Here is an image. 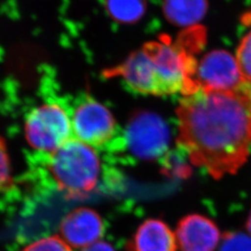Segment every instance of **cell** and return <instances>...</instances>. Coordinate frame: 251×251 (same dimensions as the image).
Returning <instances> with one entry per match:
<instances>
[{"label":"cell","mask_w":251,"mask_h":251,"mask_svg":"<svg viewBox=\"0 0 251 251\" xmlns=\"http://www.w3.org/2000/svg\"><path fill=\"white\" fill-rule=\"evenodd\" d=\"M71 121L75 138L90 146L107 149L119 139L117 122L111 112L90 95L78 101Z\"/></svg>","instance_id":"5b68a950"},{"label":"cell","mask_w":251,"mask_h":251,"mask_svg":"<svg viewBox=\"0 0 251 251\" xmlns=\"http://www.w3.org/2000/svg\"><path fill=\"white\" fill-rule=\"evenodd\" d=\"M126 142L140 159L156 160L168 151L170 132L161 117L149 113H136L126 127Z\"/></svg>","instance_id":"8992f818"},{"label":"cell","mask_w":251,"mask_h":251,"mask_svg":"<svg viewBox=\"0 0 251 251\" xmlns=\"http://www.w3.org/2000/svg\"><path fill=\"white\" fill-rule=\"evenodd\" d=\"M80 251H117L115 248L107 242L100 240L95 244H92L87 248H84L80 250Z\"/></svg>","instance_id":"e0dca14e"},{"label":"cell","mask_w":251,"mask_h":251,"mask_svg":"<svg viewBox=\"0 0 251 251\" xmlns=\"http://www.w3.org/2000/svg\"><path fill=\"white\" fill-rule=\"evenodd\" d=\"M9 152L4 139L0 136V193L11 185Z\"/></svg>","instance_id":"2e32d148"},{"label":"cell","mask_w":251,"mask_h":251,"mask_svg":"<svg viewBox=\"0 0 251 251\" xmlns=\"http://www.w3.org/2000/svg\"><path fill=\"white\" fill-rule=\"evenodd\" d=\"M235 58L244 78L251 82V30L243 36L237 47Z\"/></svg>","instance_id":"4fadbf2b"},{"label":"cell","mask_w":251,"mask_h":251,"mask_svg":"<svg viewBox=\"0 0 251 251\" xmlns=\"http://www.w3.org/2000/svg\"><path fill=\"white\" fill-rule=\"evenodd\" d=\"M104 233L100 216L88 207H79L64 217L60 225L61 237L72 249L82 250L98 242Z\"/></svg>","instance_id":"9c48e42d"},{"label":"cell","mask_w":251,"mask_h":251,"mask_svg":"<svg viewBox=\"0 0 251 251\" xmlns=\"http://www.w3.org/2000/svg\"><path fill=\"white\" fill-rule=\"evenodd\" d=\"M72 121L59 104H43L27 117L25 138L29 145L37 151L55 152L72 139Z\"/></svg>","instance_id":"277c9868"},{"label":"cell","mask_w":251,"mask_h":251,"mask_svg":"<svg viewBox=\"0 0 251 251\" xmlns=\"http://www.w3.org/2000/svg\"><path fill=\"white\" fill-rule=\"evenodd\" d=\"M218 251H251V236L241 233H226Z\"/></svg>","instance_id":"5bb4252c"},{"label":"cell","mask_w":251,"mask_h":251,"mask_svg":"<svg viewBox=\"0 0 251 251\" xmlns=\"http://www.w3.org/2000/svg\"><path fill=\"white\" fill-rule=\"evenodd\" d=\"M177 142L193 165L214 179L233 175L248 161L251 146V82L231 90H200L176 109Z\"/></svg>","instance_id":"6da1fadb"},{"label":"cell","mask_w":251,"mask_h":251,"mask_svg":"<svg viewBox=\"0 0 251 251\" xmlns=\"http://www.w3.org/2000/svg\"><path fill=\"white\" fill-rule=\"evenodd\" d=\"M22 251H74L59 235H51L31 243Z\"/></svg>","instance_id":"9a60e30c"},{"label":"cell","mask_w":251,"mask_h":251,"mask_svg":"<svg viewBox=\"0 0 251 251\" xmlns=\"http://www.w3.org/2000/svg\"><path fill=\"white\" fill-rule=\"evenodd\" d=\"M108 16L117 24L130 25L144 18L148 8L147 0H104Z\"/></svg>","instance_id":"7c38bea8"},{"label":"cell","mask_w":251,"mask_h":251,"mask_svg":"<svg viewBox=\"0 0 251 251\" xmlns=\"http://www.w3.org/2000/svg\"><path fill=\"white\" fill-rule=\"evenodd\" d=\"M201 40L182 37L173 41L169 37L145 43L125 61L103 72L107 78L119 77L135 92L167 96L198 92L195 79L198 52Z\"/></svg>","instance_id":"7a4b0ae2"},{"label":"cell","mask_w":251,"mask_h":251,"mask_svg":"<svg viewBox=\"0 0 251 251\" xmlns=\"http://www.w3.org/2000/svg\"><path fill=\"white\" fill-rule=\"evenodd\" d=\"M195 79L198 90H231L247 81L235 56L225 50H210L198 61Z\"/></svg>","instance_id":"52a82bcc"},{"label":"cell","mask_w":251,"mask_h":251,"mask_svg":"<svg viewBox=\"0 0 251 251\" xmlns=\"http://www.w3.org/2000/svg\"><path fill=\"white\" fill-rule=\"evenodd\" d=\"M47 166L56 188L68 198H86L99 183V155L91 146L77 139H70L50 153Z\"/></svg>","instance_id":"3957f363"},{"label":"cell","mask_w":251,"mask_h":251,"mask_svg":"<svg viewBox=\"0 0 251 251\" xmlns=\"http://www.w3.org/2000/svg\"><path fill=\"white\" fill-rule=\"evenodd\" d=\"M127 251H179L175 233L161 220L149 219L138 227Z\"/></svg>","instance_id":"30bf717a"},{"label":"cell","mask_w":251,"mask_h":251,"mask_svg":"<svg viewBox=\"0 0 251 251\" xmlns=\"http://www.w3.org/2000/svg\"><path fill=\"white\" fill-rule=\"evenodd\" d=\"M175 235L179 251H218L223 238L215 223L199 214L182 218Z\"/></svg>","instance_id":"ba28073f"},{"label":"cell","mask_w":251,"mask_h":251,"mask_svg":"<svg viewBox=\"0 0 251 251\" xmlns=\"http://www.w3.org/2000/svg\"><path fill=\"white\" fill-rule=\"evenodd\" d=\"M246 227H247V231H248V233L251 236V212L250 216H249V219H248V221H247V224H246Z\"/></svg>","instance_id":"ac0fdd59"},{"label":"cell","mask_w":251,"mask_h":251,"mask_svg":"<svg viewBox=\"0 0 251 251\" xmlns=\"http://www.w3.org/2000/svg\"><path fill=\"white\" fill-rule=\"evenodd\" d=\"M207 10V0H162L166 20L172 25L186 30L199 25Z\"/></svg>","instance_id":"8fae6325"}]
</instances>
